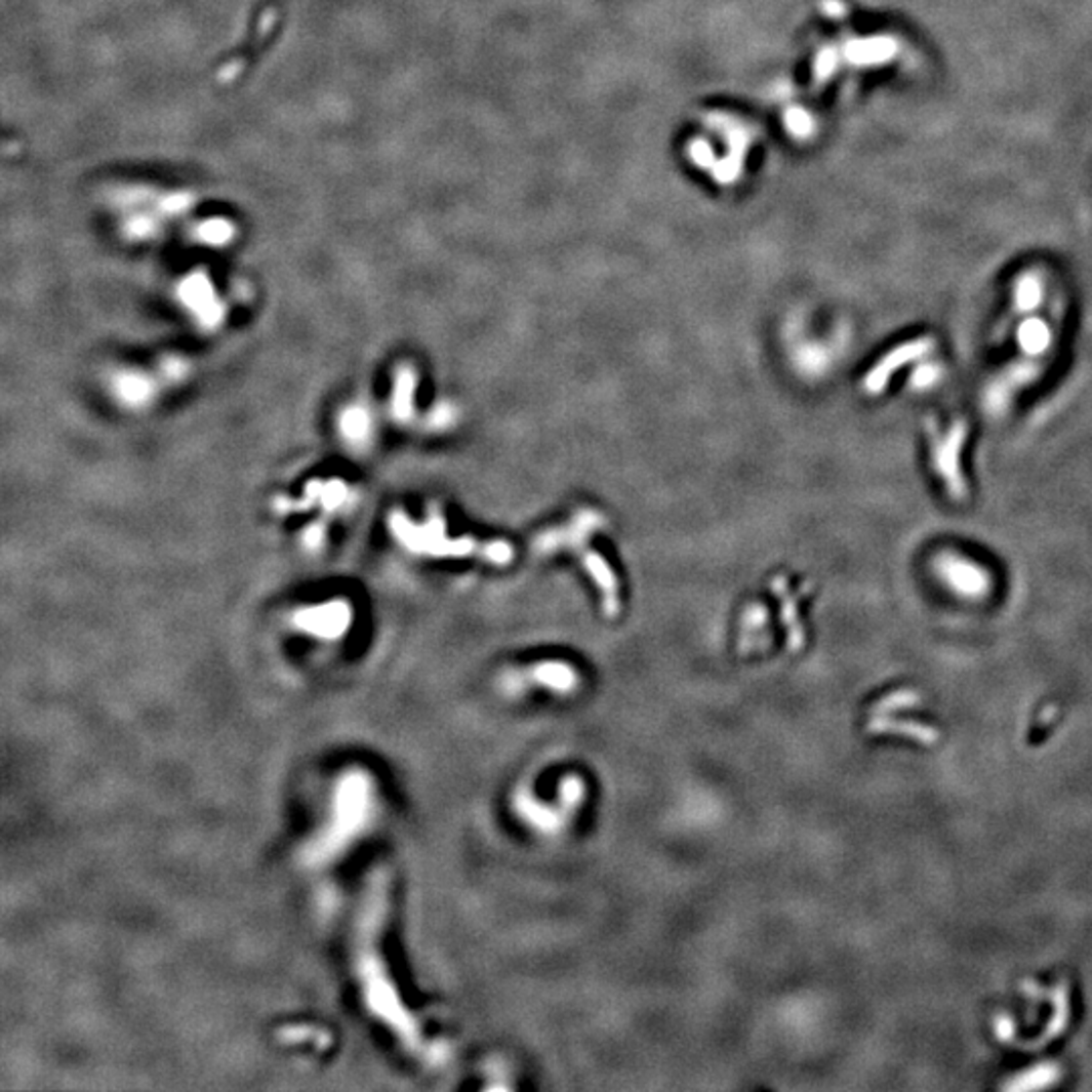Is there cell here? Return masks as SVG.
<instances>
[{"label":"cell","mask_w":1092,"mask_h":1092,"mask_svg":"<svg viewBox=\"0 0 1092 1092\" xmlns=\"http://www.w3.org/2000/svg\"><path fill=\"white\" fill-rule=\"evenodd\" d=\"M967 436L969 430L963 421L953 423L946 434H941L937 428L931 432L933 466L953 500H963L967 496V484L961 472V451Z\"/></svg>","instance_id":"obj_1"},{"label":"cell","mask_w":1092,"mask_h":1092,"mask_svg":"<svg viewBox=\"0 0 1092 1092\" xmlns=\"http://www.w3.org/2000/svg\"><path fill=\"white\" fill-rule=\"evenodd\" d=\"M937 577L945 582L953 593L967 599H983L992 593L994 577L979 563L961 557L957 553H945L935 559Z\"/></svg>","instance_id":"obj_2"},{"label":"cell","mask_w":1092,"mask_h":1092,"mask_svg":"<svg viewBox=\"0 0 1092 1092\" xmlns=\"http://www.w3.org/2000/svg\"><path fill=\"white\" fill-rule=\"evenodd\" d=\"M1021 989L1025 992L1027 998H1034V1000H1038V1002L1048 1000V1002L1054 1004V1018L1046 1023V1029H1044L1038 1038H1034V1040H1029V1042H1021V1044L1016 1042V1044H1014V1046H1018L1021 1050H1042V1048H1046L1052 1040H1056L1058 1036H1062L1064 1029H1066L1068 1023H1070V985H1068V981H1060L1054 989H1044V987H1040L1038 983L1025 981V983H1021Z\"/></svg>","instance_id":"obj_3"},{"label":"cell","mask_w":1092,"mask_h":1092,"mask_svg":"<svg viewBox=\"0 0 1092 1092\" xmlns=\"http://www.w3.org/2000/svg\"><path fill=\"white\" fill-rule=\"evenodd\" d=\"M935 347V338L933 336H919V338H913V340H906L902 345H898L896 349H892L890 353H886L876 366L871 368V372L866 374L864 378V387L868 393H880L886 385H888V378L898 370L902 368L904 364L913 363L921 357H925L927 353H931Z\"/></svg>","instance_id":"obj_4"},{"label":"cell","mask_w":1092,"mask_h":1092,"mask_svg":"<svg viewBox=\"0 0 1092 1092\" xmlns=\"http://www.w3.org/2000/svg\"><path fill=\"white\" fill-rule=\"evenodd\" d=\"M351 623V609L347 603L332 601L326 605H316L310 609H304L295 615V625L312 636H320L326 640L338 638L347 632Z\"/></svg>","instance_id":"obj_5"},{"label":"cell","mask_w":1092,"mask_h":1092,"mask_svg":"<svg viewBox=\"0 0 1092 1092\" xmlns=\"http://www.w3.org/2000/svg\"><path fill=\"white\" fill-rule=\"evenodd\" d=\"M366 805H368V790L359 779L353 781V783H347L342 787V801H340L338 807L345 811V815L342 817L336 815V825L332 827L330 842H334V844H338V840L342 842L347 836H351L349 832H353L355 827L361 825Z\"/></svg>","instance_id":"obj_6"},{"label":"cell","mask_w":1092,"mask_h":1092,"mask_svg":"<svg viewBox=\"0 0 1092 1092\" xmlns=\"http://www.w3.org/2000/svg\"><path fill=\"white\" fill-rule=\"evenodd\" d=\"M1018 345L1021 357L1038 364L1040 359H1044L1050 353L1054 345V330L1044 318L1027 316L1019 324Z\"/></svg>","instance_id":"obj_7"},{"label":"cell","mask_w":1092,"mask_h":1092,"mask_svg":"<svg viewBox=\"0 0 1092 1092\" xmlns=\"http://www.w3.org/2000/svg\"><path fill=\"white\" fill-rule=\"evenodd\" d=\"M866 728L873 734H900L921 744H937L941 738V732L937 728L913 723V721H894V719H888L886 715H871Z\"/></svg>","instance_id":"obj_8"},{"label":"cell","mask_w":1092,"mask_h":1092,"mask_svg":"<svg viewBox=\"0 0 1092 1092\" xmlns=\"http://www.w3.org/2000/svg\"><path fill=\"white\" fill-rule=\"evenodd\" d=\"M1062 1079V1068L1056 1062H1040L1036 1066H1029L1027 1070L1014 1075L1008 1083H1004L1000 1089L1004 1091H1044L1050 1087H1056Z\"/></svg>","instance_id":"obj_9"},{"label":"cell","mask_w":1092,"mask_h":1092,"mask_svg":"<svg viewBox=\"0 0 1092 1092\" xmlns=\"http://www.w3.org/2000/svg\"><path fill=\"white\" fill-rule=\"evenodd\" d=\"M116 395L120 401L132 407H140L152 397V382L140 372H122L116 378Z\"/></svg>","instance_id":"obj_10"},{"label":"cell","mask_w":1092,"mask_h":1092,"mask_svg":"<svg viewBox=\"0 0 1092 1092\" xmlns=\"http://www.w3.org/2000/svg\"><path fill=\"white\" fill-rule=\"evenodd\" d=\"M372 419L361 405H353L340 415V432L351 443H363L370 436Z\"/></svg>","instance_id":"obj_11"},{"label":"cell","mask_w":1092,"mask_h":1092,"mask_svg":"<svg viewBox=\"0 0 1092 1092\" xmlns=\"http://www.w3.org/2000/svg\"><path fill=\"white\" fill-rule=\"evenodd\" d=\"M921 694L915 692V690H898V692H890L886 694L882 700H878L871 711V715H888V713H896V711H906V709H917L921 706Z\"/></svg>","instance_id":"obj_12"},{"label":"cell","mask_w":1092,"mask_h":1092,"mask_svg":"<svg viewBox=\"0 0 1092 1092\" xmlns=\"http://www.w3.org/2000/svg\"><path fill=\"white\" fill-rule=\"evenodd\" d=\"M413 387H415V376L411 370L403 368L397 376V385H395V399H393V411L399 419H405L409 417V411H411V395H413Z\"/></svg>","instance_id":"obj_13"},{"label":"cell","mask_w":1092,"mask_h":1092,"mask_svg":"<svg viewBox=\"0 0 1092 1092\" xmlns=\"http://www.w3.org/2000/svg\"><path fill=\"white\" fill-rule=\"evenodd\" d=\"M994 1029H996V1036L1000 1042L1008 1044V1042H1016L1014 1038V1032H1016V1025H1014V1019L1010 1016H998L996 1023H994Z\"/></svg>","instance_id":"obj_14"},{"label":"cell","mask_w":1092,"mask_h":1092,"mask_svg":"<svg viewBox=\"0 0 1092 1092\" xmlns=\"http://www.w3.org/2000/svg\"><path fill=\"white\" fill-rule=\"evenodd\" d=\"M304 542L308 549H318L324 542V528L320 524H314L312 528H308Z\"/></svg>","instance_id":"obj_15"}]
</instances>
